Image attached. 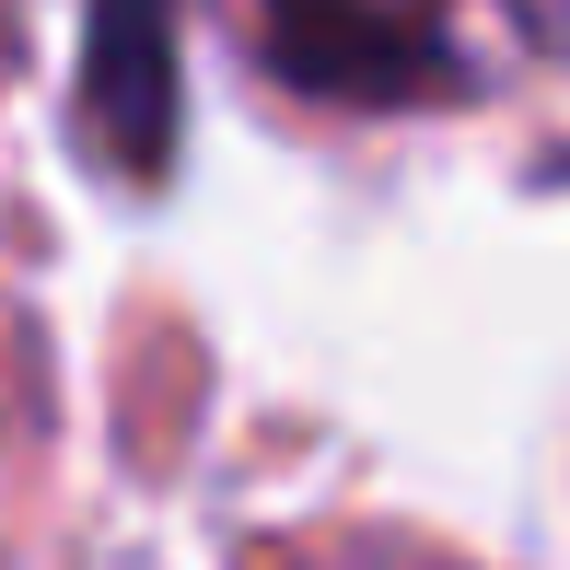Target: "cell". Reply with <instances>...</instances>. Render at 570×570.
I'll return each mask as SVG.
<instances>
[{
	"label": "cell",
	"instance_id": "cell-1",
	"mask_svg": "<svg viewBox=\"0 0 570 570\" xmlns=\"http://www.w3.org/2000/svg\"><path fill=\"white\" fill-rule=\"evenodd\" d=\"M279 12V59L303 70L315 94H407L443 70V47L420 36V12H396V0H268Z\"/></svg>",
	"mask_w": 570,
	"mask_h": 570
},
{
	"label": "cell",
	"instance_id": "cell-2",
	"mask_svg": "<svg viewBox=\"0 0 570 570\" xmlns=\"http://www.w3.org/2000/svg\"><path fill=\"white\" fill-rule=\"evenodd\" d=\"M94 140L128 175H164L175 140V47H164V0H94V70H82Z\"/></svg>",
	"mask_w": 570,
	"mask_h": 570
}]
</instances>
